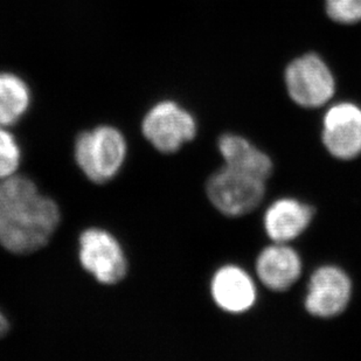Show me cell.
Returning <instances> with one entry per match:
<instances>
[{"label":"cell","mask_w":361,"mask_h":361,"mask_svg":"<svg viewBox=\"0 0 361 361\" xmlns=\"http://www.w3.org/2000/svg\"><path fill=\"white\" fill-rule=\"evenodd\" d=\"M20 163V149L14 137L0 126V180L12 177Z\"/></svg>","instance_id":"obj_14"},{"label":"cell","mask_w":361,"mask_h":361,"mask_svg":"<svg viewBox=\"0 0 361 361\" xmlns=\"http://www.w3.org/2000/svg\"><path fill=\"white\" fill-rule=\"evenodd\" d=\"M145 138L163 154L177 152L193 140L197 124L191 114L172 101L158 103L143 121Z\"/></svg>","instance_id":"obj_5"},{"label":"cell","mask_w":361,"mask_h":361,"mask_svg":"<svg viewBox=\"0 0 361 361\" xmlns=\"http://www.w3.org/2000/svg\"><path fill=\"white\" fill-rule=\"evenodd\" d=\"M80 261L82 267L103 284L120 282L128 268L120 243L102 229L92 228L82 233Z\"/></svg>","instance_id":"obj_6"},{"label":"cell","mask_w":361,"mask_h":361,"mask_svg":"<svg viewBox=\"0 0 361 361\" xmlns=\"http://www.w3.org/2000/svg\"><path fill=\"white\" fill-rule=\"evenodd\" d=\"M314 209L295 199L275 201L264 214L267 235L275 243H288L303 234L310 225Z\"/></svg>","instance_id":"obj_11"},{"label":"cell","mask_w":361,"mask_h":361,"mask_svg":"<svg viewBox=\"0 0 361 361\" xmlns=\"http://www.w3.org/2000/svg\"><path fill=\"white\" fill-rule=\"evenodd\" d=\"M206 190L213 206L228 216L248 214L266 195L264 180L228 166L222 167L209 178Z\"/></svg>","instance_id":"obj_3"},{"label":"cell","mask_w":361,"mask_h":361,"mask_svg":"<svg viewBox=\"0 0 361 361\" xmlns=\"http://www.w3.org/2000/svg\"><path fill=\"white\" fill-rule=\"evenodd\" d=\"M8 327H10V325H8L6 317L0 312V337H3V336L7 334Z\"/></svg>","instance_id":"obj_16"},{"label":"cell","mask_w":361,"mask_h":361,"mask_svg":"<svg viewBox=\"0 0 361 361\" xmlns=\"http://www.w3.org/2000/svg\"><path fill=\"white\" fill-rule=\"evenodd\" d=\"M352 295V283L344 270L334 266L316 270L307 288L305 309L318 318H334L344 312Z\"/></svg>","instance_id":"obj_7"},{"label":"cell","mask_w":361,"mask_h":361,"mask_svg":"<svg viewBox=\"0 0 361 361\" xmlns=\"http://www.w3.org/2000/svg\"><path fill=\"white\" fill-rule=\"evenodd\" d=\"M31 101L27 85L8 73L0 74V126L13 124L20 118Z\"/></svg>","instance_id":"obj_13"},{"label":"cell","mask_w":361,"mask_h":361,"mask_svg":"<svg viewBox=\"0 0 361 361\" xmlns=\"http://www.w3.org/2000/svg\"><path fill=\"white\" fill-rule=\"evenodd\" d=\"M126 143L118 130L99 126L76 140L75 159L83 173L96 184L116 176L126 159Z\"/></svg>","instance_id":"obj_2"},{"label":"cell","mask_w":361,"mask_h":361,"mask_svg":"<svg viewBox=\"0 0 361 361\" xmlns=\"http://www.w3.org/2000/svg\"><path fill=\"white\" fill-rule=\"evenodd\" d=\"M60 221L58 206L21 176L0 183V245L14 254L42 248Z\"/></svg>","instance_id":"obj_1"},{"label":"cell","mask_w":361,"mask_h":361,"mask_svg":"<svg viewBox=\"0 0 361 361\" xmlns=\"http://www.w3.org/2000/svg\"><path fill=\"white\" fill-rule=\"evenodd\" d=\"M302 261L286 243H275L263 249L256 261V274L263 286L273 291H286L300 279Z\"/></svg>","instance_id":"obj_9"},{"label":"cell","mask_w":361,"mask_h":361,"mask_svg":"<svg viewBox=\"0 0 361 361\" xmlns=\"http://www.w3.org/2000/svg\"><path fill=\"white\" fill-rule=\"evenodd\" d=\"M322 140L329 154L341 161L361 154V108L355 103H338L324 117Z\"/></svg>","instance_id":"obj_8"},{"label":"cell","mask_w":361,"mask_h":361,"mask_svg":"<svg viewBox=\"0 0 361 361\" xmlns=\"http://www.w3.org/2000/svg\"><path fill=\"white\" fill-rule=\"evenodd\" d=\"M286 83L290 97L304 108L326 104L336 92L334 75L318 55L296 59L286 68Z\"/></svg>","instance_id":"obj_4"},{"label":"cell","mask_w":361,"mask_h":361,"mask_svg":"<svg viewBox=\"0 0 361 361\" xmlns=\"http://www.w3.org/2000/svg\"><path fill=\"white\" fill-rule=\"evenodd\" d=\"M211 290L216 305L229 314H243L255 303V284L239 267L219 269L212 280Z\"/></svg>","instance_id":"obj_10"},{"label":"cell","mask_w":361,"mask_h":361,"mask_svg":"<svg viewBox=\"0 0 361 361\" xmlns=\"http://www.w3.org/2000/svg\"><path fill=\"white\" fill-rule=\"evenodd\" d=\"M326 11L332 20L355 24L361 20V0H326Z\"/></svg>","instance_id":"obj_15"},{"label":"cell","mask_w":361,"mask_h":361,"mask_svg":"<svg viewBox=\"0 0 361 361\" xmlns=\"http://www.w3.org/2000/svg\"><path fill=\"white\" fill-rule=\"evenodd\" d=\"M219 150L226 166L266 181L273 173V161L243 137L224 135L219 140Z\"/></svg>","instance_id":"obj_12"}]
</instances>
